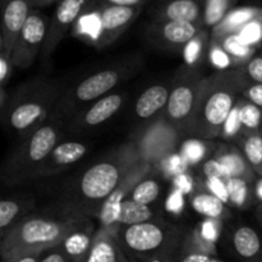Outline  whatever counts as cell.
Instances as JSON below:
<instances>
[{"label": "cell", "mask_w": 262, "mask_h": 262, "mask_svg": "<svg viewBox=\"0 0 262 262\" xmlns=\"http://www.w3.org/2000/svg\"><path fill=\"white\" fill-rule=\"evenodd\" d=\"M243 87L245 82L237 68L206 77L187 133L206 141L220 137L228 117L242 97Z\"/></svg>", "instance_id": "6da1fadb"}, {"label": "cell", "mask_w": 262, "mask_h": 262, "mask_svg": "<svg viewBox=\"0 0 262 262\" xmlns=\"http://www.w3.org/2000/svg\"><path fill=\"white\" fill-rule=\"evenodd\" d=\"M73 216H31L18 222L2 237V256L5 260L28 252H45L61 245L73 230L83 227Z\"/></svg>", "instance_id": "7a4b0ae2"}, {"label": "cell", "mask_w": 262, "mask_h": 262, "mask_svg": "<svg viewBox=\"0 0 262 262\" xmlns=\"http://www.w3.org/2000/svg\"><path fill=\"white\" fill-rule=\"evenodd\" d=\"M117 238L122 250L142 260L168 255L179 239V232L166 223L151 222L118 227Z\"/></svg>", "instance_id": "3957f363"}, {"label": "cell", "mask_w": 262, "mask_h": 262, "mask_svg": "<svg viewBox=\"0 0 262 262\" xmlns=\"http://www.w3.org/2000/svg\"><path fill=\"white\" fill-rule=\"evenodd\" d=\"M142 164L145 163L136 151L125 152L122 160L100 161L83 174L79 182V193L89 202L102 204Z\"/></svg>", "instance_id": "277c9868"}, {"label": "cell", "mask_w": 262, "mask_h": 262, "mask_svg": "<svg viewBox=\"0 0 262 262\" xmlns=\"http://www.w3.org/2000/svg\"><path fill=\"white\" fill-rule=\"evenodd\" d=\"M204 77L193 71L181 72L173 89L170 90L164 119L178 132H187L196 112Z\"/></svg>", "instance_id": "5b68a950"}, {"label": "cell", "mask_w": 262, "mask_h": 262, "mask_svg": "<svg viewBox=\"0 0 262 262\" xmlns=\"http://www.w3.org/2000/svg\"><path fill=\"white\" fill-rule=\"evenodd\" d=\"M50 19L38 9H33L17 38L10 59L17 68H27L43 50Z\"/></svg>", "instance_id": "8992f818"}, {"label": "cell", "mask_w": 262, "mask_h": 262, "mask_svg": "<svg viewBox=\"0 0 262 262\" xmlns=\"http://www.w3.org/2000/svg\"><path fill=\"white\" fill-rule=\"evenodd\" d=\"M178 133V130L165 119L159 120L140 138L135 146L136 154L147 165L161 164L165 159L176 154Z\"/></svg>", "instance_id": "52a82bcc"}, {"label": "cell", "mask_w": 262, "mask_h": 262, "mask_svg": "<svg viewBox=\"0 0 262 262\" xmlns=\"http://www.w3.org/2000/svg\"><path fill=\"white\" fill-rule=\"evenodd\" d=\"M33 9V0H2V51L12 56L18 36Z\"/></svg>", "instance_id": "ba28073f"}, {"label": "cell", "mask_w": 262, "mask_h": 262, "mask_svg": "<svg viewBox=\"0 0 262 262\" xmlns=\"http://www.w3.org/2000/svg\"><path fill=\"white\" fill-rule=\"evenodd\" d=\"M86 0H60L56 5L49 26L48 38L43 46V55L49 58L72 26L78 20L87 5Z\"/></svg>", "instance_id": "9c48e42d"}, {"label": "cell", "mask_w": 262, "mask_h": 262, "mask_svg": "<svg viewBox=\"0 0 262 262\" xmlns=\"http://www.w3.org/2000/svg\"><path fill=\"white\" fill-rule=\"evenodd\" d=\"M141 10L142 7L130 8L102 4L99 9V45L104 46L119 37L138 17Z\"/></svg>", "instance_id": "30bf717a"}, {"label": "cell", "mask_w": 262, "mask_h": 262, "mask_svg": "<svg viewBox=\"0 0 262 262\" xmlns=\"http://www.w3.org/2000/svg\"><path fill=\"white\" fill-rule=\"evenodd\" d=\"M59 132L55 125L42 124L35 129L25 145L20 158L25 166L37 165L49 159L54 148L58 146Z\"/></svg>", "instance_id": "8fae6325"}, {"label": "cell", "mask_w": 262, "mask_h": 262, "mask_svg": "<svg viewBox=\"0 0 262 262\" xmlns=\"http://www.w3.org/2000/svg\"><path fill=\"white\" fill-rule=\"evenodd\" d=\"M150 166L151 165H147V164H142L141 166H138V168L125 179L124 183H123L112 196L107 197V199L100 205L99 219L101 225L104 227V229H112V228L114 227L117 228V219L118 214H119L120 204L129 197L130 192L133 191V188H135L136 184H137L138 182L142 181L146 171L150 169Z\"/></svg>", "instance_id": "7c38bea8"}, {"label": "cell", "mask_w": 262, "mask_h": 262, "mask_svg": "<svg viewBox=\"0 0 262 262\" xmlns=\"http://www.w3.org/2000/svg\"><path fill=\"white\" fill-rule=\"evenodd\" d=\"M202 30V26L196 23L168 20L155 22L150 27L148 35L154 41L170 48H184L197 33Z\"/></svg>", "instance_id": "4fadbf2b"}, {"label": "cell", "mask_w": 262, "mask_h": 262, "mask_svg": "<svg viewBox=\"0 0 262 262\" xmlns=\"http://www.w3.org/2000/svg\"><path fill=\"white\" fill-rule=\"evenodd\" d=\"M120 81V73L115 69H105L92 76L84 78L78 86L74 89L73 97L78 104L82 102L97 101L101 97L106 96L107 92L112 91Z\"/></svg>", "instance_id": "5bb4252c"}, {"label": "cell", "mask_w": 262, "mask_h": 262, "mask_svg": "<svg viewBox=\"0 0 262 262\" xmlns=\"http://www.w3.org/2000/svg\"><path fill=\"white\" fill-rule=\"evenodd\" d=\"M48 114V102L43 99H28L18 102L9 114V124L15 132L27 133L37 129Z\"/></svg>", "instance_id": "9a60e30c"}, {"label": "cell", "mask_w": 262, "mask_h": 262, "mask_svg": "<svg viewBox=\"0 0 262 262\" xmlns=\"http://www.w3.org/2000/svg\"><path fill=\"white\" fill-rule=\"evenodd\" d=\"M205 0H165L159 5L155 22L181 20L202 26Z\"/></svg>", "instance_id": "2e32d148"}, {"label": "cell", "mask_w": 262, "mask_h": 262, "mask_svg": "<svg viewBox=\"0 0 262 262\" xmlns=\"http://www.w3.org/2000/svg\"><path fill=\"white\" fill-rule=\"evenodd\" d=\"M124 260L117 234H113V229H102L95 235L91 250L83 262H123Z\"/></svg>", "instance_id": "e0dca14e"}, {"label": "cell", "mask_w": 262, "mask_h": 262, "mask_svg": "<svg viewBox=\"0 0 262 262\" xmlns=\"http://www.w3.org/2000/svg\"><path fill=\"white\" fill-rule=\"evenodd\" d=\"M170 90L165 84H154L141 94L135 105V112L140 119H150L168 104Z\"/></svg>", "instance_id": "ac0fdd59"}, {"label": "cell", "mask_w": 262, "mask_h": 262, "mask_svg": "<svg viewBox=\"0 0 262 262\" xmlns=\"http://www.w3.org/2000/svg\"><path fill=\"white\" fill-rule=\"evenodd\" d=\"M262 17V9L256 7H242L233 9L220 25L212 28L211 38H220L232 33H239L248 23Z\"/></svg>", "instance_id": "d6986e66"}, {"label": "cell", "mask_w": 262, "mask_h": 262, "mask_svg": "<svg viewBox=\"0 0 262 262\" xmlns=\"http://www.w3.org/2000/svg\"><path fill=\"white\" fill-rule=\"evenodd\" d=\"M95 235L94 230L86 224L67 235L59 247L72 262H83L91 250Z\"/></svg>", "instance_id": "ffe728a7"}, {"label": "cell", "mask_w": 262, "mask_h": 262, "mask_svg": "<svg viewBox=\"0 0 262 262\" xmlns=\"http://www.w3.org/2000/svg\"><path fill=\"white\" fill-rule=\"evenodd\" d=\"M123 100L124 99L119 94H112L101 97L86 110L79 124L84 127H96L102 124L113 115L117 114L118 110L122 107Z\"/></svg>", "instance_id": "44dd1931"}, {"label": "cell", "mask_w": 262, "mask_h": 262, "mask_svg": "<svg viewBox=\"0 0 262 262\" xmlns=\"http://www.w3.org/2000/svg\"><path fill=\"white\" fill-rule=\"evenodd\" d=\"M191 207L194 212L210 220H222L229 214L227 205L207 189L194 191L192 193Z\"/></svg>", "instance_id": "7402d4cb"}, {"label": "cell", "mask_w": 262, "mask_h": 262, "mask_svg": "<svg viewBox=\"0 0 262 262\" xmlns=\"http://www.w3.org/2000/svg\"><path fill=\"white\" fill-rule=\"evenodd\" d=\"M215 158L223 164L228 173V178H243L251 182L255 179V170L251 168L242 152L234 148H225L219 151Z\"/></svg>", "instance_id": "603a6c76"}, {"label": "cell", "mask_w": 262, "mask_h": 262, "mask_svg": "<svg viewBox=\"0 0 262 262\" xmlns=\"http://www.w3.org/2000/svg\"><path fill=\"white\" fill-rule=\"evenodd\" d=\"M233 247L245 260H253L261 253L260 235L253 228L242 225L233 232Z\"/></svg>", "instance_id": "cb8c5ba5"}, {"label": "cell", "mask_w": 262, "mask_h": 262, "mask_svg": "<svg viewBox=\"0 0 262 262\" xmlns=\"http://www.w3.org/2000/svg\"><path fill=\"white\" fill-rule=\"evenodd\" d=\"M211 40L216 41L220 46L225 50V53L232 58V60L234 61L235 67L239 68V67L245 66L248 60L255 56L256 48L255 46H251L243 40L239 36V33H232V35L224 36V37L220 38H211Z\"/></svg>", "instance_id": "d4e9b609"}, {"label": "cell", "mask_w": 262, "mask_h": 262, "mask_svg": "<svg viewBox=\"0 0 262 262\" xmlns=\"http://www.w3.org/2000/svg\"><path fill=\"white\" fill-rule=\"evenodd\" d=\"M154 217H155V211L150 206L138 204L133 200L127 199L120 204L119 214H118L117 219V228L142 224V223L151 222Z\"/></svg>", "instance_id": "484cf974"}, {"label": "cell", "mask_w": 262, "mask_h": 262, "mask_svg": "<svg viewBox=\"0 0 262 262\" xmlns=\"http://www.w3.org/2000/svg\"><path fill=\"white\" fill-rule=\"evenodd\" d=\"M87 152V147L81 142L69 141L60 143L54 148L51 155L46 160L50 168H64L81 160Z\"/></svg>", "instance_id": "4316f807"}, {"label": "cell", "mask_w": 262, "mask_h": 262, "mask_svg": "<svg viewBox=\"0 0 262 262\" xmlns=\"http://www.w3.org/2000/svg\"><path fill=\"white\" fill-rule=\"evenodd\" d=\"M238 0H205L204 15H202V28L210 30L215 28L223 22L225 17L235 9Z\"/></svg>", "instance_id": "83f0119b"}, {"label": "cell", "mask_w": 262, "mask_h": 262, "mask_svg": "<svg viewBox=\"0 0 262 262\" xmlns=\"http://www.w3.org/2000/svg\"><path fill=\"white\" fill-rule=\"evenodd\" d=\"M242 154L256 174L262 176V132L246 133L241 143Z\"/></svg>", "instance_id": "f1b7e54d"}, {"label": "cell", "mask_w": 262, "mask_h": 262, "mask_svg": "<svg viewBox=\"0 0 262 262\" xmlns=\"http://www.w3.org/2000/svg\"><path fill=\"white\" fill-rule=\"evenodd\" d=\"M209 35L205 28H202L194 38H192L183 48L184 60L188 66H194L199 61L204 60L209 54Z\"/></svg>", "instance_id": "f546056e"}, {"label": "cell", "mask_w": 262, "mask_h": 262, "mask_svg": "<svg viewBox=\"0 0 262 262\" xmlns=\"http://www.w3.org/2000/svg\"><path fill=\"white\" fill-rule=\"evenodd\" d=\"M161 194V187L156 179L152 178H143L142 181L138 182L133 191L130 192L128 199L138 202V204L147 205L150 206L151 204L159 199Z\"/></svg>", "instance_id": "4dcf8cb0"}, {"label": "cell", "mask_w": 262, "mask_h": 262, "mask_svg": "<svg viewBox=\"0 0 262 262\" xmlns=\"http://www.w3.org/2000/svg\"><path fill=\"white\" fill-rule=\"evenodd\" d=\"M209 152L210 147L207 141L200 140V138H192V140L184 141L181 146V150H179V154L188 165L204 163Z\"/></svg>", "instance_id": "1f68e13d"}, {"label": "cell", "mask_w": 262, "mask_h": 262, "mask_svg": "<svg viewBox=\"0 0 262 262\" xmlns=\"http://www.w3.org/2000/svg\"><path fill=\"white\" fill-rule=\"evenodd\" d=\"M228 194H229V205L235 207L248 206L251 202L250 182L243 178H228L227 179Z\"/></svg>", "instance_id": "d6a6232c"}, {"label": "cell", "mask_w": 262, "mask_h": 262, "mask_svg": "<svg viewBox=\"0 0 262 262\" xmlns=\"http://www.w3.org/2000/svg\"><path fill=\"white\" fill-rule=\"evenodd\" d=\"M239 117L246 133L258 132L262 127V109L246 99H239Z\"/></svg>", "instance_id": "836d02e7"}, {"label": "cell", "mask_w": 262, "mask_h": 262, "mask_svg": "<svg viewBox=\"0 0 262 262\" xmlns=\"http://www.w3.org/2000/svg\"><path fill=\"white\" fill-rule=\"evenodd\" d=\"M22 205L13 200H3L0 202V230L2 237L7 234L17 223L15 219L20 215Z\"/></svg>", "instance_id": "e575fe53"}, {"label": "cell", "mask_w": 262, "mask_h": 262, "mask_svg": "<svg viewBox=\"0 0 262 262\" xmlns=\"http://www.w3.org/2000/svg\"><path fill=\"white\" fill-rule=\"evenodd\" d=\"M209 60L212 64L216 71H228L230 67H235L234 61L232 60L229 55L225 53L224 49L214 40H210V46H209ZM237 68V67H235Z\"/></svg>", "instance_id": "d590c367"}, {"label": "cell", "mask_w": 262, "mask_h": 262, "mask_svg": "<svg viewBox=\"0 0 262 262\" xmlns=\"http://www.w3.org/2000/svg\"><path fill=\"white\" fill-rule=\"evenodd\" d=\"M245 84L262 83V56H253L245 66L238 68Z\"/></svg>", "instance_id": "8d00e7d4"}, {"label": "cell", "mask_w": 262, "mask_h": 262, "mask_svg": "<svg viewBox=\"0 0 262 262\" xmlns=\"http://www.w3.org/2000/svg\"><path fill=\"white\" fill-rule=\"evenodd\" d=\"M242 130H243V125H242V122H241L239 101H238L237 105H235V107L232 110L229 117H228L227 122H225L224 127H223L220 137L225 138V140H232V138H234L235 136L239 135Z\"/></svg>", "instance_id": "74e56055"}, {"label": "cell", "mask_w": 262, "mask_h": 262, "mask_svg": "<svg viewBox=\"0 0 262 262\" xmlns=\"http://www.w3.org/2000/svg\"><path fill=\"white\" fill-rule=\"evenodd\" d=\"M239 36L251 46L257 48L258 43H262V17L248 23L239 32Z\"/></svg>", "instance_id": "f35d334b"}, {"label": "cell", "mask_w": 262, "mask_h": 262, "mask_svg": "<svg viewBox=\"0 0 262 262\" xmlns=\"http://www.w3.org/2000/svg\"><path fill=\"white\" fill-rule=\"evenodd\" d=\"M205 187L214 196L222 200L225 205H229V194H228L227 179L223 178H206L205 179Z\"/></svg>", "instance_id": "ab89813d"}, {"label": "cell", "mask_w": 262, "mask_h": 262, "mask_svg": "<svg viewBox=\"0 0 262 262\" xmlns=\"http://www.w3.org/2000/svg\"><path fill=\"white\" fill-rule=\"evenodd\" d=\"M201 173L202 176L206 178H223L228 179V173L225 170V168L223 166V164L217 160L216 158L207 159L206 161L202 163L201 166Z\"/></svg>", "instance_id": "60d3db41"}, {"label": "cell", "mask_w": 262, "mask_h": 262, "mask_svg": "<svg viewBox=\"0 0 262 262\" xmlns=\"http://www.w3.org/2000/svg\"><path fill=\"white\" fill-rule=\"evenodd\" d=\"M161 165H163L164 170H165L166 173L174 174V177H176L178 176V174L184 173L186 165H188V164H187L186 160L182 158L181 154L176 152L173 154V155L169 156L168 159H165V160L161 163Z\"/></svg>", "instance_id": "b9f144b4"}, {"label": "cell", "mask_w": 262, "mask_h": 262, "mask_svg": "<svg viewBox=\"0 0 262 262\" xmlns=\"http://www.w3.org/2000/svg\"><path fill=\"white\" fill-rule=\"evenodd\" d=\"M242 97L262 109V83L245 84L242 90Z\"/></svg>", "instance_id": "7bdbcfd3"}, {"label": "cell", "mask_w": 262, "mask_h": 262, "mask_svg": "<svg viewBox=\"0 0 262 262\" xmlns=\"http://www.w3.org/2000/svg\"><path fill=\"white\" fill-rule=\"evenodd\" d=\"M13 67L14 66H13L9 54L2 51V54H0V82H2V86H4L5 82L12 74Z\"/></svg>", "instance_id": "ee69618b"}, {"label": "cell", "mask_w": 262, "mask_h": 262, "mask_svg": "<svg viewBox=\"0 0 262 262\" xmlns=\"http://www.w3.org/2000/svg\"><path fill=\"white\" fill-rule=\"evenodd\" d=\"M174 184L176 189H179L183 193H193V183L188 174L181 173L174 177Z\"/></svg>", "instance_id": "f6af8a7d"}, {"label": "cell", "mask_w": 262, "mask_h": 262, "mask_svg": "<svg viewBox=\"0 0 262 262\" xmlns=\"http://www.w3.org/2000/svg\"><path fill=\"white\" fill-rule=\"evenodd\" d=\"M179 262H212L211 256L200 251H188L184 256H182Z\"/></svg>", "instance_id": "bcb514c9"}, {"label": "cell", "mask_w": 262, "mask_h": 262, "mask_svg": "<svg viewBox=\"0 0 262 262\" xmlns=\"http://www.w3.org/2000/svg\"><path fill=\"white\" fill-rule=\"evenodd\" d=\"M183 192L176 189L168 200V204H166L168 210L173 212H181L182 207H183Z\"/></svg>", "instance_id": "7dc6e473"}, {"label": "cell", "mask_w": 262, "mask_h": 262, "mask_svg": "<svg viewBox=\"0 0 262 262\" xmlns=\"http://www.w3.org/2000/svg\"><path fill=\"white\" fill-rule=\"evenodd\" d=\"M40 262H72L67 257L66 253L63 252L60 247H55L53 248V251H50V253H48L46 256L41 257Z\"/></svg>", "instance_id": "c3c4849f"}, {"label": "cell", "mask_w": 262, "mask_h": 262, "mask_svg": "<svg viewBox=\"0 0 262 262\" xmlns=\"http://www.w3.org/2000/svg\"><path fill=\"white\" fill-rule=\"evenodd\" d=\"M43 252H28L22 253V255L14 256V257L5 260L4 262H40L41 255Z\"/></svg>", "instance_id": "681fc988"}, {"label": "cell", "mask_w": 262, "mask_h": 262, "mask_svg": "<svg viewBox=\"0 0 262 262\" xmlns=\"http://www.w3.org/2000/svg\"><path fill=\"white\" fill-rule=\"evenodd\" d=\"M102 4L115 5V7H143L146 0H101Z\"/></svg>", "instance_id": "f907efd6"}, {"label": "cell", "mask_w": 262, "mask_h": 262, "mask_svg": "<svg viewBox=\"0 0 262 262\" xmlns=\"http://www.w3.org/2000/svg\"><path fill=\"white\" fill-rule=\"evenodd\" d=\"M59 2H60V0H33V8H35V9H40V8L50 7V5Z\"/></svg>", "instance_id": "816d5d0a"}, {"label": "cell", "mask_w": 262, "mask_h": 262, "mask_svg": "<svg viewBox=\"0 0 262 262\" xmlns=\"http://www.w3.org/2000/svg\"><path fill=\"white\" fill-rule=\"evenodd\" d=\"M255 194L258 200L262 202V178L258 179L256 182V186H255Z\"/></svg>", "instance_id": "f5cc1de1"}, {"label": "cell", "mask_w": 262, "mask_h": 262, "mask_svg": "<svg viewBox=\"0 0 262 262\" xmlns=\"http://www.w3.org/2000/svg\"><path fill=\"white\" fill-rule=\"evenodd\" d=\"M258 216H260V219L262 222V205L260 206V209H258Z\"/></svg>", "instance_id": "db71d44e"}, {"label": "cell", "mask_w": 262, "mask_h": 262, "mask_svg": "<svg viewBox=\"0 0 262 262\" xmlns=\"http://www.w3.org/2000/svg\"><path fill=\"white\" fill-rule=\"evenodd\" d=\"M212 262H220V261H216V260H212Z\"/></svg>", "instance_id": "11a10c76"}, {"label": "cell", "mask_w": 262, "mask_h": 262, "mask_svg": "<svg viewBox=\"0 0 262 262\" xmlns=\"http://www.w3.org/2000/svg\"><path fill=\"white\" fill-rule=\"evenodd\" d=\"M123 262H129V261H128V260H124Z\"/></svg>", "instance_id": "9f6ffc18"}, {"label": "cell", "mask_w": 262, "mask_h": 262, "mask_svg": "<svg viewBox=\"0 0 262 262\" xmlns=\"http://www.w3.org/2000/svg\"><path fill=\"white\" fill-rule=\"evenodd\" d=\"M86 2H90V0H86Z\"/></svg>", "instance_id": "6f0895ef"}, {"label": "cell", "mask_w": 262, "mask_h": 262, "mask_svg": "<svg viewBox=\"0 0 262 262\" xmlns=\"http://www.w3.org/2000/svg\"><path fill=\"white\" fill-rule=\"evenodd\" d=\"M261 132H262V130H261Z\"/></svg>", "instance_id": "680465c9"}]
</instances>
